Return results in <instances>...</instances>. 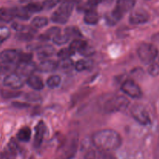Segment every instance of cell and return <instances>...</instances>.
<instances>
[{
	"label": "cell",
	"mask_w": 159,
	"mask_h": 159,
	"mask_svg": "<svg viewBox=\"0 0 159 159\" xmlns=\"http://www.w3.org/2000/svg\"><path fill=\"white\" fill-rule=\"evenodd\" d=\"M91 65L90 61L87 60H79L75 65V68L78 71H83L85 70L88 69Z\"/></svg>",
	"instance_id": "obj_30"
},
{
	"label": "cell",
	"mask_w": 159,
	"mask_h": 159,
	"mask_svg": "<svg viewBox=\"0 0 159 159\" xmlns=\"http://www.w3.org/2000/svg\"><path fill=\"white\" fill-rule=\"evenodd\" d=\"M113 0H100L101 2H104V3H110L112 2Z\"/></svg>",
	"instance_id": "obj_40"
},
{
	"label": "cell",
	"mask_w": 159,
	"mask_h": 159,
	"mask_svg": "<svg viewBox=\"0 0 159 159\" xmlns=\"http://www.w3.org/2000/svg\"><path fill=\"white\" fill-rule=\"evenodd\" d=\"M3 84L12 89H19L23 86L24 81H23V78L15 72L6 75L3 81Z\"/></svg>",
	"instance_id": "obj_9"
},
{
	"label": "cell",
	"mask_w": 159,
	"mask_h": 159,
	"mask_svg": "<svg viewBox=\"0 0 159 159\" xmlns=\"http://www.w3.org/2000/svg\"><path fill=\"white\" fill-rule=\"evenodd\" d=\"M31 138V130L28 127H24L20 129L17 133V138L22 142H28Z\"/></svg>",
	"instance_id": "obj_23"
},
{
	"label": "cell",
	"mask_w": 159,
	"mask_h": 159,
	"mask_svg": "<svg viewBox=\"0 0 159 159\" xmlns=\"http://www.w3.org/2000/svg\"><path fill=\"white\" fill-rule=\"evenodd\" d=\"M130 114L134 119L141 125H148L151 124V119L148 113L143 106L134 104L130 108Z\"/></svg>",
	"instance_id": "obj_6"
},
{
	"label": "cell",
	"mask_w": 159,
	"mask_h": 159,
	"mask_svg": "<svg viewBox=\"0 0 159 159\" xmlns=\"http://www.w3.org/2000/svg\"><path fill=\"white\" fill-rule=\"evenodd\" d=\"M86 42L85 40H82L81 39H75V40H72L71 43H70L68 48L70 49V51H71L73 54H75V53L79 52V51L82 50V48L86 44Z\"/></svg>",
	"instance_id": "obj_25"
},
{
	"label": "cell",
	"mask_w": 159,
	"mask_h": 159,
	"mask_svg": "<svg viewBox=\"0 0 159 159\" xmlns=\"http://www.w3.org/2000/svg\"><path fill=\"white\" fill-rule=\"evenodd\" d=\"M85 159H116V158L110 152L95 148L87 151Z\"/></svg>",
	"instance_id": "obj_12"
},
{
	"label": "cell",
	"mask_w": 159,
	"mask_h": 159,
	"mask_svg": "<svg viewBox=\"0 0 159 159\" xmlns=\"http://www.w3.org/2000/svg\"><path fill=\"white\" fill-rule=\"evenodd\" d=\"M15 17L23 20H27L30 18L31 14L26 9V7H15L13 8Z\"/></svg>",
	"instance_id": "obj_24"
},
{
	"label": "cell",
	"mask_w": 159,
	"mask_h": 159,
	"mask_svg": "<svg viewBox=\"0 0 159 159\" xmlns=\"http://www.w3.org/2000/svg\"><path fill=\"white\" fill-rule=\"evenodd\" d=\"M21 93L20 92H5L4 96L6 98H10V97H17V96H20Z\"/></svg>",
	"instance_id": "obj_39"
},
{
	"label": "cell",
	"mask_w": 159,
	"mask_h": 159,
	"mask_svg": "<svg viewBox=\"0 0 159 159\" xmlns=\"http://www.w3.org/2000/svg\"><path fill=\"white\" fill-rule=\"evenodd\" d=\"M32 54H20L18 62H30L32 61Z\"/></svg>",
	"instance_id": "obj_37"
},
{
	"label": "cell",
	"mask_w": 159,
	"mask_h": 159,
	"mask_svg": "<svg viewBox=\"0 0 159 159\" xmlns=\"http://www.w3.org/2000/svg\"><path fill=\"white\" fill-rule=\"evenodd\" d=\"M15 18L13 8H0V21L4 23H9Z\"/></svg>",
	"instance_id": "obj_21"
},
{
	"label": "cell",
	"mask_w": 159,
	"mask_h": 159,
	"mask_svg": "<svg viewBox=\"0 0 159 159\" xmlns=\"http://www.w3.org/2000/svg\"><path fill=\"white\" fill-rule=\"evenodd\" d=\"M59 34H61L60 28L57 27V26H53V27L48 29L44 34H41L39 37V40H42V41H47V40H50L51 38L53 39L55 36H57Z\"/></svg>",
	"instance_id": "obj_22"
},
{
	"label": "cell",
	"mask_w": 159,
	"mask_h": 159,
	"mask_svg": "<svg viewBox=\"0 0 159 159\" xmlns=\"http://www.w3.org/2000/svg\"><path fill=\"white\" fill-rule=\"evenodd\" d=\"M158 51L155 45L148 43H144L138 49V55L141 62L145 65H151L155 62L158 57Z\"/></svg>",
	"instance_id": "obj_4"
},
{
	"label": "cell",
	"mask_w": 159,
	"mask_h": 159,
	"mask_svg": "<svg viewBox=\"0 0 159 159\" xmlns=\"http://www.w3.org/2000/svg\"><path fill=\"white\" fill-rule=\"evenodd\" d=\"M2 69H3V66H2V65H0V73L2 72Z\"/></svg>",
	"instance_id": "obj_42"
},
{
	"label": "cell",
	"mask_w": 159,
	"mask_h": 159,
	"mask_svg": "<svg viewBox=\"0 0 159 159\" xmlns=\"http://www.w3.org/2000/svg\"><path fill=\"white\" fill-rule=\"evenodd\" d=\"M95 148L106 152L116 151L122 145L123 140L119 133L111 129H104L95 132L92 136Z\"/></svg>",
	"instance_id": "obj_1"
},
{
	"label": "cell",
	"mask_w": 159,
	"mask_h": 159,
	"mask_svg": "<svg viewBox=\"0 0 159 159\" xmlns=\"http://www.w3.org/2000/svg\"><path fill=\"white\" fill-rule=\"evenodd\" d=\"M135 4L136 0H117L115 9L124 15L126 12L130 11L134 7Z\"/></svg>",
	"instance_id": "obj_16"
},
{
	"label": "cell",
	"mask_w": 159,
	"mask_h": 159,
	"mask_svg": "<svg viewBox=\"0 0 159 159\" xmlns=\"http://www.w3.org/2000/svg\"><path fill=\"white\" fill-rule=\"evenodd\" d=\"M58 68V62L52 60H43L39 64L37 70L40 72H52Z\"/></svg>",
	"instance_id": "obj_15"
},
{
	"label": "cell",
	"mask_w": 159,
	"mask_h": 159,
	"mask_svg": "<svg viewBox=\"0 0 159 159\" xmlns=\"http://www.w3.org/2000/svg\"><path fill=\"white\" fill-rule=\"evenodd\" d=\"M75 6V0H63L57 10L51 16V20L55 23L65 24L71 15Z\"/></svg>",
	"instance_id": "obj_2"
},
{
	"label": "cell",
	"mask_w": 159,
	"mask_h": 159,
	"mask_svg": "<svg viewBox=\"0 0 159 159\" xmlns=\"http://www.w3.org/2000/svg\"><path fill=\"white\" fill-rule=\"evenodd\" d=\"M17 146L14 141H11L6 149L0 154V159H16Z\"/></svg>",
	"instance_id": "obj_17"
},
{
	"label": "cell",
	"mask_w": 159,
	"mask_h": 159,
	"mask_svg": "<svg viewBox=\"0 0 159 159\" xmlns=\"http://www.w3.org/2000/svg\"><path fill=\"white\" fill-rule=\"evenodd\" d=\"M52 40L55 44L61 46V45L65 44L66 43H68V40H70V37L66 34H59L57 36H55Z\"/></svg>",
	"instance_id": "obj_29"
},
{
	"label": "cell",
	"mask_w": 159,
	"mask_h": 159,
	"mask_svg": "<svg viewBox=\"0 0 159 159\" xmlns=\"http://www.w3.org/2000/svg\"><path fill=\"white\" fill-rule=\"evenodd\" d=\"M20 54H21V52L18 50H5V51L0 52V61L6 65L13 64L16 61H19Z\"/></svg>",
	"instance_id": "obj_10"
},
{
	"label": "cell",
	"mask_w": 159,
	"mask_h": 159,
	"mask_svg": "<svg viewBox=\"0 0 159 159\" xmlns=\"http://www.w3.org/2000/svg\"><path fill=\"white\" fill-rule=\"evenodd\" d=\"M26 83L28 84V85L30 88H32L34 90H37V91H40V90L43 89V87H44L42 79L38 76L34 75L27 78Z\"/></svg>",
	"instance_id": "obj_18"
},
{
	"label": "cell",
	"mask_w": 159,
	"mask_h": 159,
	"mask_svg": "<svg viewBox=\"0 0 159 159\" xmlns=\"http://www.w3.org/2000/svg\"><path fill=\"white\" fill-rule=\"evenodd\" d=\"M10 36V30L6 26H0V44L6 41Z\"/></svg>",
	"instance_id": "obj_32"
},
{
	"label": "cell",
	"mask_w": 159,
	"mask_h": 159,
	"mask_svg": "<svg viewBox=\"0 0 159 159\" xmlns=\"http://www.w3.org/2000/svg\"><path fill=\"white\" fill-rule=\"evenodd\" d=\"M149 75L153 77L159 75V62H153L151 64L148 69Z\"/></svg>",
	"instance_id": "obj_33"
},
{
	"label": "cell",
	"mask_w": 159,
	"mask_h": 159,
	"mask_svg": "<svg viewBox=\"0 0 159 159\" xmlns=\"http://www.w3.org/2000/svg\"><path fill=\"white\" fill-rule=\"evenodd\" d=\"M61 62H58V68L61 69H70L72 66H74L71 59H65V60H61Z\"/></svg>",
	"instance_id": "obj_36"
},
{
	"label": "cell",
	"mask_w": 159,
	"mask_h": 159,
	"mask_svg": "<svg viewBox=\"0 0 159 159\" xmlns=\"http://www.w3.org/2000/svg\"><path fill=\"white\" fill-rule=\"evenodd\" d=\"M47 127L43 121H40L35 127V136H34V145L35 148H39L43 142V137L46 132Z\"/></svg>",
	"instance_id": "obj_13"
},
{
	"label": "cell",
	"mask_w": 159,
	"mask_h": 159,
	"mask_svg": "<svg viewBox=\"0 0 159 159\" xmlns=\"http://www.w3.org/2000/svg\"><path fill=\"white\" fill-rule=\"evenodd\" d=\"M61 79L59 75H52L47 80V85L50 89H55L60 85Z\"/></svg>",
	"instance_id": "obj_28"
},
{
	"label": "cell",
	"mask_w": 159,
	"mask_h": 159,
	"mask_svg": "<svg viewBox=\"0 0 159 159\" xmlns=\"http://www.w3.org/2000/svg\"><path fill=\"white\" fill-rule=\"evenodd\" d=\"M99 16L94 9L86 11L84 16V22L88 25H96L99 22Z\"/></svg>",
	"instance_id": "obj_19"
},
{
	"label": "cell",
	"mask_w": 159,
	"mask_h": 159,
	"mask_svg": "<svg viewBox=\"0 0 159 159\" xmlns=\"http://www.w3.org/2000/svg\"><path fill=\"white\" fill-rule=\"evenodd\" d=\"M25 7L30 14L40 12L43 9V5L40 4V3H29Z\"/></svg>",
	"instance_id": "obj_31"
},
{
	"label": "cell",
	"mask_w": 159,
	"mask_h": 159,
	"mask_svg": "<svg viewBox=\"0 0 159 159\" xmlns=\"http://www.w3.org/2000/svg\"><path fill=\"white\" fill-rule=\"evenodd\" d=\"M48 24V20L46 17L43 16H37L33 19L31 22V26L36 29L43 28Z\"/></svg>",
	"instance_id": "obj_26"
},
{
	"label": "cell",
	"mask_w": 159,
	"mask_h": 159,
	"mask_svg": "<svg viewBox=\"0 0 159 159\" xmlns=\"http://www.w3.org/2000/svg\"><path fill=\"white\" fill-rule=\"evenodd\" d=\"M59 1L60 0H45L43 4V8H46V9H51L54 6H56Z\"/></svg>",
	"instance_id": "obj_38"
},
{
	"label": "cell",
	"mask_w": 159,
	"mask_h": 159,
	"mask_svg": "<svg viewBox=\"0 0 159 159\" xmlns=\"http://www.w3.org/2000/svg\"><path fill=\"white\" fill-rule=\"evenodd\" d=\"M79 53H80L82 56L89 57V56H92L94 54L95 50L93 47H91L90 45H89L88 43H86Z\"/></svg>",
	"instance_id": "obj_35"
},
{
	"label": "cell",
	"mask_w": 159,
	"mask_h": 159,
	"mask_svg": "<svg viewBox=\"0 0 159 159\" xmlns=\"http://www.w3.org/2000/svg\"><path fill=\"white\" fill-rule=\"evenodd\" d=\"M149 14L144 9H137L130 13L129 22L133 25H139L146 23L149 20Z\"/></svg>",
	"instance_id": "obj_11"
},
{
	"label": "cell",
	"mask_w": 159,
	"mask_h": 159,
	"mask_svg": "<svg viewBox=\"0 0 159 159\" xmlns=\"http://www.w3.org/2000/svg\"><path fill=\"white\" fill-rule=\"evenodd\" d=\"M122 91L133 99H140L142 96V91L139 85L133 80L127 79L121 85Z\"/></svg>",
	"instance_id": "obj_7"
},
{
	"label": "cell",
	"mask_w": 159,
	"mask_h": 159,
	"mask_svg": "<svg viewBox=\"0 0 159 159\" xmlns=\"http://www.w3.org/2000/svg\"><path fill=\"white\" fill-rule=\"evenodd\" d=\"M65 34H66L70 38L77 37V39H80V37L82 36L81 31L76 26H68V27L65 28Z\"/></svg>",
	"instance_id": "obj_27"
},
{
	"label": "cell",
	"mask_w": 159,
	"mask_h": 159,
	"mask_svg": "<svg viewBox=\"0 0 159 159\" xmlns=\"http://www.w3.org/2000/svg\"><path fill=\"white\" fill-rule=\"evenodd\" d=\"M37 66L34 62H18L16 67V73L22 78L27 77L34 75V71L37 70Z\"/></svg>",
	"instance_id": "obj_8"
},
{
	"label": "cell",
	"mask_w": 159,
	"mask_h": 159,
	"mask_svg": "<svg viewBox=\"0 0 159 159\" xmlns=\"http://www.w3.org/2000/svg\"><path fill=\"white\" fill-rule=\"evenodd\" d=\"M57 57L61 59V60H65V59H69L71 56L73 55L71 51H70L69 48H63V49L60 50L57 53Z\"/></svg>",
	"instance_id": "obj_34"
},
{
	"label": "cell",
	"mask_w": 159,
	"mask_h": 159,
	"mask_svg": "<svg viewBox=\"0 0 159 159\" xmlns=\"http://www.w3.org/2000/svg\"><path fill=\"white\" fill-rule=\"evenodd\" d=\"M55 53V49L51 45H41L37 48V55L39 59L43 61L51 57Z\"/></svg>",
	"instance_id": "obj_14"
},
{
	"label": "cell",
	"mask_w": 159,
	"mask_h": 159,
	"mask_svg": "<svg viewBox=\"0 0 159 159\" xmlns=\"http://www.w3.org/2000/svg\"><path fill=\"white\" fill-rule=\"evenodd\" d=\"M20 2L21 3H24V2H30V0H20Z\"/></svg>",
	"instance_id": "obj_41"
},
{
	"label": "cell",
	"mask_w": 159,
	"mask_h": 159,
	"mask_svg": "<svg viewBox=\"0 0 159 159\" xmlns=\"http://www.w3.org/2000/svg\"><path fill=\"white\" fill-rule=\"evenodd\" d=\"M78 134L70 135L61 147V157L63 159H71L75 157L78 148Z\"/></svg>",
	"instance_id": "obj_5"
},
{
	"label": "cell",
	"mask_w": 159,
	"mask_h": 159,
	"mask_svg": "<svg viewBox=\"0 0 159 159\" xmlns=\"http://www.w3.org/2000/svg\"><path fill=\"white\" fill-rule=\"evenodd\" d=\"M123 16H124V14H122L120 11H118L117 9L114 8V9L110 14L107 15L106 20H107V24L110 25V26H113L116 23H117L122 19Z\"/></svg>",
	"instance_id": "obj_20"
},
{
	"label": "cell",
	"mask_w": 159,
	"mask_h": 159,
	"mask_svg": "<svg viewBox=\"0 0 159 159\" xmlns=\"http://www.w3.org/2000/svg\"><path fill=\"white\" fill-rule=\"evenodd\" d=\"M130 102L123 96H114L109 98L102 106V110L105 113H114L125 110L128 107Z\"/></svg>",
	"instance_id": "obj_3"
}]
</instances>
